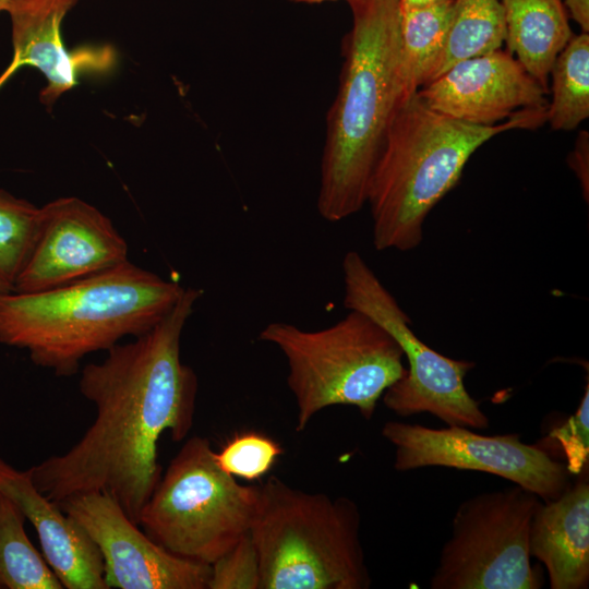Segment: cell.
Masks as SVG:
<instances>
[{"label":"cell","instance_id":"cell-1","mask_svg":"<svg viewBox=\"0 0 589 589\" xmlns=\"http://www.w3.org/2000/svg\"><path fill=\"white\" fill-rule=\"evenodd\" d=\"M203 290L185 288L156 326L107 350L101 362L82 369L81 394L96 417L65 453L29 468L36 488L60 502L87 493L109 494L139 525L143 507L161 478L158 442H176L192 429L199 381L181 361L183 328Z\"/></svg>","mask_w":589,"mask_h":589},{"label":"cell","instance_id":"cell-2","mask_svg":"<svg viewBox=\"0 0 589 589\" xmlns=\"http://www.w3.org/2000/svg\"><path fill=\"white\" fill-rule=\"evenodd\" d=\"M184 289L127 261L58 288L0 292V342L26 350L34 364L57 376H70L88 353L156 326Z\"/></svg>","mask_w":589,"mask_h":589},{"label":"cell","instance_id":"cell-3","mask_svg":"<svg viewBox=\"0 0 589 589\" xmlns=\"http://www.w3.org/2000/svg\"><path fill=\"white\" fill-rule=\"evenodd\" d=\"M338 89L326 118L317 211L336 223L365 204L385 136L400 103L399 0H351Z\"/></svg>","mask_w":589,"mask_h":589},{"label":"cell","instance_id":"cell-4","mask_svg":"<svg viewBox=\"0 0 589 589\" xmlns=\"http://www.w3.org/2000/svg\"><path fill=\"white\" fill-rule=\"evenodd\" d=\"M545 122L546 108L520 110L502 123L480 127L431 109L417 93L400 103L368 190L375 249H416L428 215L457 185L478 148L500 133Z\"/></svg>","mask_w":589,"mask_h":589},{"label":"cell","instance_id":"cell-5","mask_svg":"<svg viewBox=\"0 0 589 589\" xmlns=\"http://www.w3.org/2000/svg\"><path fill=\"white\" fill-rule=\"evenodd\" d=\"M360 526L352 500L309 493L271 476L260 485L250 530L261 589H368Z\"/></svg>","mask_w":589,"mask_h":589},{"label":"cell","instance_id":"cell-6","mask_svg":"<svg viewBox=\"0 0 589 589\" xmlns=\"http://www.w3.org/2000/svg\"><path fill=\"white\" fill-rule=\"evenodd\" d=\"M259 339L278 347L287 360V385L297 402L298 432L317 412L335 405L353 406L370 420L385 390L407 371L396 339L357 310L314 330L273 322L261 330Z\"/></svg>","mask_w":589,"mask_h":589},{"label":"cell","instance_id":"cell-7","mask_svg":"<svg viewBox=\"0 0 589 589\" xmlns=\"http://www.w3.org/2000/svg\"><path fill=\"white\" fill-rule=\"evenodd\" d=\"M260 485L223 471L207 438L190 437L142 509L139 526L169 552L213 564L250 533Z\"/></svg>","mask_w":589,"mask_h":589},{"label":"cell","instance_id":"cell-8","mask_svg":"<svg viewBox=\"0 0 589 589\" xmlns=\"http://www.w3.org/2000/svg\"><path fill=\"white\" fill-rule=\"evenodd\" d=\"M342 274L345 308L360 311L384 327L408 363L406 374L383 394L384 405L399 417L429 412L450 426L485 429L489 418L465 386L474 363L448 358L425 345L411 328L410 317L358 252L346 253Z\"/></svg>","mask_w":589,"mask_h":589},{"label":"cell","instance_id":"cell-9","mask_svg":"<svg viewBox=\"0 0 589 589\" xmlns=\"http://www.w3.org/2000/svg\"><path fill=\"white\" fill-rule=\"evenodd\" d=\"M541 498L520 485L485 492L457 508L432 589H539L529 533Z\"/></svg>","mask_w":589,"mask_h":589},{"label":"cell","instance_id":"cell-10","mask_svg":"<svg viewBox=\"0 0 589 589\" xmlns=\"http://www.w3.org/2000/svg\"><path fill=\"white\" fill-rule=\"evenodd\" d=\"M382 435L395 446L394 468L404 472L447 467L492 473L533 492L542 501L558 498L572 485L566 465L518 434L482 435L469 428L388 421Z\"/></svg>","mask_w":589,"mask_h":589},{"label":"cell","instance_id":"cell-11","mask_svg":"<svg viewBox=\"0 0 589 589\" xmlns=\"http://www.w3.org/2000/svg\"><path fill=\"white\" fill-rule=\"evenodd\" d=\"M56 503L99 550L107 589H207L211 565L163 548L109 494L87 492Z\"/></svg>","mask_w":589,"mask_h":589},{"label":"cell","instance_id":"cell-12","mask_svg":"<svg viewBox=\"0 0 589 589\" xmlns=\"http://www.w3.org/2000/svg\"><path fill=\"white\" fill-rule=\"evenodd\" d=\"M40 214L37 240L13 292L58 288L129 261L125 239L89 203L59 197L41 206Z\"/></svg>","mask_w":589,"mask_h":589},{"label":"cell","instance_id":"cell-13","mask_svg":"<svg viewBox=\"0 0 589 589\" xmlns=\"http://www.w3.org/2000/svg\"><path fill=\"white\" fill-rule=\"evenodd\" d=\"M546 94L502 49L458 61L417 92L431 109L480 127L502 123L520 110L548 108Z\"/></svg>","mask_w":589,"mask_h":589},{"label":"cell","instance_id":"cell-14","mask_svg":"<svg viewBox=\"0 0 589 589\" xmlns=\"http://www.w3.org/2000/svg\"><path fill=\"white\" fill-rule=\"evenodd\" d=\"M79 0H19L8 11L13 56L0 74V88L23 67L37 69L46 79L39 101L50 109L58 98L79 83L82 74L105 73L115 63L109 46H84L68 50L61 27Z\"/></svg>","mask_w":589,"mask_h":589},{"label":"cell","instance_id":"cell-15","mask_svg":"<svg viewBox=\"0 0 589 589\" xmlns=\"http://www.w3.org/2000/svg\"><path fill=\"white\" fill-rule=\"evenodd\" d=\"M0 493L33 525L43 555L63 588L107 589L99 550L84 528L34 484L29 469L0 457Z\"/></svg>","mask_w":589,"mask_h":589},{"label":"cell","instance_id":"cell-16","mask_svg":"<svg viewBox=\"0 0 589 589\" xmlns=\"http://www.w3.org/2000/svg\"><path fill=\"white\" fill-rule=\"evenodd\" d=\"M529 552L545 566L551 589L588 588V467L558 498L541 501L530 527Z\"/></svg>","mask_w":589,"mask_h":589},{"label":"cell","instance_id":"cell-17","mask_svg":"<svg viewBox=\"0 0 589 589\" xmlns=\"http://www.w3.org/2000/svg\"><path fill=\"white\" fill-rule=\"evenodd\" d=\"M505 43L526 71L549 92L556 56L574 35L562 0H501Z\"/></svg>","mask_w":589,"mask_h":589},{"label":"cell","instance_id":"cell-18","mask_svg":"<svg viewBox=\"0 0 589 589\" xmlns=\"http://www.w3.org/2000/svg\"><path fill=\"white\" fill-rule=\"evenodd\" d=\"M452 5L453 0L422 5L400 4L398 61L400 103L430 82L444 50Z\"/></svg>","mask_w":589,"mask_h":589},{"label":"cell","instance_id":"cell-19","mask_svg":"<svg viewBox=\"0 0 589 589\" xmlns=\"http://www.w3.org/2000/svg\"><path fill=\"white\" fill-rule=\"evenodd\" d=\"M505 37L501 0H453L446 43L430 82L458 61L501 49Z\"/></svg>","mask_w":589,"mask_h":589},{"label":"cell","instance_id":"cell-20","mask_svg":"<svg viewBox=\"0 0 589 589\" xmlns=\"http://www.w3.org/2000/svg\"><path fill=\"white\" fill-rule=\"evenodd\" d=\"M546 122L555 131H573L589 118V34L573 35L551 71Z\"/></svg>","mask_w":589,"mask_h":589},{"label":"cell","instance_id":"cell-21","mask_svg":"<svg viewBox=\"0 0 589 589\" xmlns=\"http://www.w3.org/2000/svg\"><path fill=\"white\" fill-rule=\"evenodd\" d=\"M26 518L0 493V589H62L49 564L29 541Z\"/></svg>","mask_w":589,"mask_h":589},{"label":"cell","instance_id":"cell-22","mask_svg":"<svg viewBox=\"0 0 589 589\" xmlns=\"http://www.w3.org/2000/svg\"><path fill=\"white\" fill-rule=\"evenodd\" d=\"M40 217V207L0 189V284L8 292L32 254Z\"/></svg>","mask_w":589,"mask_h":589},{"label":"cell","instance_id":"cell-23","mask_svg":"<svg viewBox=\"0 0 589 589\" xmlns=\"http://www.w3.org/2000/svg\"><path fill=\"white\" fill-rule=\"evenodd\" d=\"M281 454V446L269 436L243 432L214 452V459L226 473L253 481L265 476Z\"/></svg>","mask_w":589,"mask_h":589},{"label":"cell","instance_id":"cell-24","mask_svg":"<svg viewBox=\"0 0 589 589\" xmlns=\"http://www.w3.org/2000/svg\"><path fill=\"white\" fill-rule=\"evenodd\" d=\"M207 589H261L260 561L250 533L211 564Z\"/></svg>","mask_w":589,"mask_h":589},{"label":"cell","instance_id":"cell-25","mask_svg":"<svg viewBox=\"0 0 589 589\" xmlns=\"http://www.w3.org/2000/svg\"><path fill=\"white\" fill-rule=\"evenodd\" d=\"M550 438L555 440L562 447L566 468L570 474L577 476L589 462V383L576 412L561 426L554 429Z\"/></svg>","mask_w":589,"mask_h":589},{"label":"cell","instance_id":"cell-26","mask_svg":"<svg viewBox=\"0 0 589 589\" xmlns=\"http://www.w3.org/2000/svg\"><path fill=\"white\" fill-rule=\"evenodd\" d=\"M568 165L575 172L588 203L589 199V134L580 131L575 142L574 151L568 156Z\"/></svg>","mask_w":589,"mask_h":589},{"label":"cell","instance_id":"cell-27","mask_svg":"<svg viewBox=\"0 0 589 589\" xmlns=\"http://www.w3.org/2000/svg\"><path fill=\"white\" fill-rule=\"evenodd\" d=\"M568 15L577 22L581 32H589V0H562Z\"/></svg>","mask_w":589,"mask_h":589},{"label":"cell","instance_id":"cell-28","mask_svg":"<svg viewBox=\"0 0 589 589\" xmlns=\"http://www.w3.org/2000/svg\"><path fill=\"white\" fill-rule=\"evenodd\" d=\"M445 0H399L401 5H422Z\"/></svg>","mask_w":589,"mask_h":589},{"label":"cell","instance_id":"cell-29","mask_svg":"<svg viewBox=\"0 0 589 589\" xmlns=\"http://www.w3.org/2000/svg\"><path fill=\"white\" fill-rule=\"evenodd\" d=\"M291 2H296V3H306V4H317V3H323V2H328V1H338V0H289ZM346 2H350L351 0H344Z\"/></svg>","mask_w":589,"mask_h":589},{"label":"cell","instance_id":"cell-30","mask_svg":"<svg viewBox=\"0 0 589 589\" xmlns=\"http://www.w3.org/2000/svg\"><path fill=\"white\" fill-rule=\"evenodd\" d=\"M19 0H0V12L5 11L8 12L11 7L17 2Z\"/></svg>","mask_w":589,"mask_h":589},{"label":"cell","instance_id":"cell-31","mask_svg":"<svg viewBox=\"0 0 589 589\" xmlns=\"http://www.w3.org/2000/svg\"><path fill=\"white\" fill-rule=\"evenodd\" d=\"M0 292H8L7 289L0 284Z\"/></svg>","mask_w":589,"mask_h":589}]
</instances>
